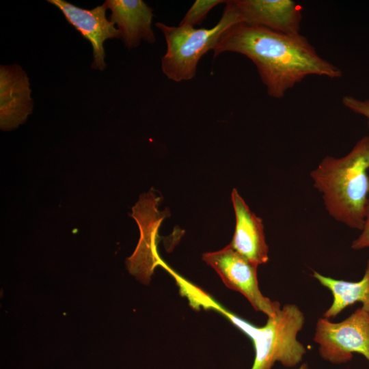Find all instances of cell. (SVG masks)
Instances as JSON below:
<instances>
[{"instance_id":"13","label":"cell","mask_w":369,"mask_h":369,"mask_svg":"<svg viewBox=\"0 0 369 369\" xmlns=\"http://www.w3.org/2000/svg\"><path fill=\"white\" fill-rule=\"evenodd\" d=\"M226 2L223 0H197L188 10L179 25L195 27L202 23L213 8Z\"/></svg>"},{"instance_id":"2","label":"cell","mask_w":369,"mask_h":369,"mask_svg":"<svg viewBox=\"0 0 369 369\" xmlns=\"http://www.w3.org/2000/svg\"><path fill=\"white\" fill-rule=\"evenodd\" d=\"M369 136L345 156H327L310 172L327 213L352 229L363 228L369 200Z\"/></svg>"},{"instance_id":"14","label":"cell","mask_w":369,"mask_h":369,"mask_svg":"<svg viewBox=\"0 0 369 369\" xmlns=\"http://www.w3.org/2000/svg\"><path fill=\"white\" fill-rule=\"evenodd\" d=\"M342 103L353 112L365 117L369 128V98L360 100L352 96H344Z\"/></svg>"},{"instance_id":"3","label":"cell","mask_w":369,"mask_h":369,"mask_svg":"<svg viewBox=\"0 0 369 369\" xmlns=\"http://www.w3.org/2000/svg\"><path fill=\"white\" fill-rule=\"evenodd\" d=\"M232 321L251 338L255 357L251 369H272L275 362L293 368L303 360L306 348L297 340L305 317L299 307L286 304L268 317L262 327H256L235 316Z\"/></svg>"},{"instance_id":"8","label":"cell","mask_w":369,"mask_h":369,"mask_svg":"<svg viewBox=\"0 0 369 369\" xmlns=\"http://www.w3.org/2000/svg\"><path fill=\"white\" fill-rule=\"evenodd\" d=\"M241 23L286 33H300L302 7L292 0H232Z\"/></svg>"},{"instance_id":"12","label":"cell","mask_w":369,"mask_h":369,"mask_svg":"<svg viewBox=\"0 0 369 369\" xmlns=\"http://www.w3.org/2000/svg\"><path fill=\"white\" fill-rule=\"evenodd\" d=\"M312 276L332 294L333 301L323 317L334 318L343 310L355 303L360 302L361 308L369 314V260L367 261L362 279L350 282L325 276L314 271Z\"/></svg>"},{"instance_id":"9","label":"cell","mask_w":369,"mask_h":369,"mask_svg":"<svg viewBox=\"0 0 369 369\" xmlns=\"http://www.w3.org/2000/svg\"><path fill=\"white\" fill-rule=\"evenodd\" d=\"M29 79L18 64L0 66V128L16 129L31 114L33 102Z\"/></svg>"},{"instance_id":"6","label":"cell","mask_w":369,"mask_h":369,"mask_svg":"<svg viewBox=\"0 0 369 369\" xmlns=\"http://www.w3.org/2000/svg\"><path fill=\"white\" fill-rule=\"evenodd\" d=\"M202 259L228 288L242 294L256 311L269 317L281 308L278 301L271 300L261 292L257 276L258 266L241 256L230 244L219 251L204 254Z\"/></svg>"},{"instance_id":"5","label":"cell","mask_w":369,"mask_h":369,"mask_svg":"<svg viewBox=\"0 0 369 369\" xmlns=\"http://www.w3.org/2000/svg\"><path fill=\"white\" fill-rule=\"evenodd\" d=\"M314 341L318 344L321 358L329 363L345 364L352 359L354 353L369 362V314L361 307L339 323L319 318Z\"/></svg>"},{"instance_id":"1","label":"cell","mask_w":369,"mask_h":369,"mask_svg":"<svg viewBox=\"0 0 369 369\" xmlns=\"http://www.w3.org/2000/svg\"><path fill=\"white\" fill-rule=\"evenodd\" d=\"M241 54L256 66L269 96L279 99L310 75L339 79L341 70L316 52L301 33L286 34L238 23L228 29L213 50Z\"/></svg>"},{"instance_id":"15","label":"cell","mask_w":369,"mask_h":369,"mask_svg":"<svg viewBox=\"0 0 369 369\" xmlns=\"http://www.w3.org/2000/svg\"><path fill=\"white\" fill-rule=\"evenodd\" d=\"M351 248L354 250L369 248V200L366 208L363 228L360 234L353 241Z\"/></svg>"},{"instance_id":"11","label":"cell","mask_w":369,"mask_h":369,"mask_svg":"<svg viewBox=\"0 0 369 369\" xmlns=\"http://www.w3.org/2000/svg\"><path fill=\"white\" fill-rule=\"evenodd\" d=\"M103 4L109 10V20L118 27L125 46L133 49L141 41H156L152 28V8L142 0H107Z\"/></svg>"},{"instance_id":"4","label":"cell","mask_w":369,"mask_h":369,"mask_svg":"<svg viewBox=\"0 0 369 369\" xmlns=\"http://www.w3.org/2000/svg\"><path fill=\"white\" fill-rule=\"evenodd\" d=\"M225 4L219 20L210 29L155 23L166 42L167 50L161 57V70L168 79L179 83L193 79L201 58L214 49L228 29L241 23L232 0L226 1Z\"/></svg>"},{"instance_id":"16","label":"cell","mask_w":369,"mask_h":369,"mask_svg":"<svg viewBox=\"0 0 369 369\" xmlns=\"http://www.w3.org/2000/svg\"><path fill=\"white\" fill-rule=\"evenodd\" d=\"M298 369H309L308 365L307 363L302 364Z\"/></svg>"},{"instance_id":"7","label":"cell","mask_w":369,"mask_h":369,"mask_svg":"<svg viewBox=\"0 0 369 369\" xmlns=\"http://www.w3.org/2000/svg\"><path fill=\"white\" fill-rule=\"evenodd\" d=\"M48 3L57 7L66 20L72 25L92 46L93 69L104 70V42L109 39L120 38V32L115 25L107 18V8L104 4L92 9H84L64 0H48Z\"/></svg>"},{"instance_id":"10","label":"cell","mask_w":369,"mask_h":369,"mask_svg":"<svg viewBox=\"0 0 369 369\" xmlns=\"http://www.w3.org/2000/svg\"><path fill=\"white\" fill-rule=\"evenodd\" d=\"M231 198L236 226L230 244L241 256L258 266L267 262L269 247L262 219L249 209L236 189H233Z\"/></svg>"}]
</instances>
